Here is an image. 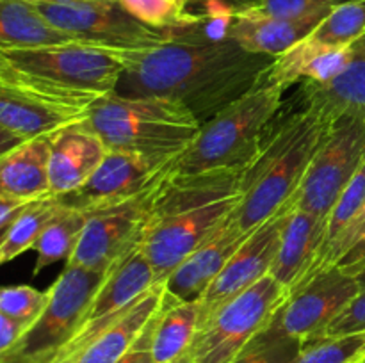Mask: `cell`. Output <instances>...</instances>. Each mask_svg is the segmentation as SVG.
<instances>
[{"label":"cell","instance_id":"2","mask_svg":"<svg viewBox=\"0 0 365 363\" xmlns=\"http://www.w3.org/2000/svg\"><path fill=\"white\" fill-rule=\"evenodd\" d=\"M242 171L170 173L157 185L141 238L157 283L205 244L239 205Z\"/></svg>","mask_w":365,"mask_h":363},{"label":"cell","instance_id":"30","mask_svg":"<svg viewBox=\"0 0 365 363\" xmlns=\"http://www.w3.org/2000/svg\"><path fill=\"white\" fill-rule=\"evenodd\" d=\"M237 14L289 18H327L334 9L351 0H227Z\"/></svg>","mask_w":365,"mask_h":363},{"label":"cell","instance_id":"34","mask_svg":"<svg viewBox=\"0 0 365 363\" xmlns=\"http://www.w3.org/2000/svg\"><path fill=\"white\" fill-rule=\"evenodd\" d=\"M125 11L146 27L166 32L189 20L185 0H118Z\"/></svg>","mask_w":365,"mask_h":363},{"label":"cell","instance_id":"25","mask_svg":"<svg viewBox=\"0 0 365 363\" xmlns=\"http://www.w3.org/2000/svg\"><path fill=\"white\" fill-rule=\"evenodd\" d=\"M198 327V301H178L166 292L157 312L150 342L155 363H175L184 358L191 349Z\"/></svg>","mask_w":365,"mask_h":363},{"label":"cell","instance_id":"13","mask_svg":"<svg viewBox=\"0 0 365 363\" xmlns=\"http://www.w3.org/2000/svg\"><path fill=\"white\" fill-rule=\"evenodd\" d=\"M155 285L152 265L138 246L107 270L106 278L86 310L81 327L57 354L73 351L102 333L106 327L123 317Z\"/></svg>","mask_w":365,"mask_h":363},{"label":"cell","instance_id":"40","mask_svg":"<svg viewBox=\"0 0 365 363\" xmlns=\"http://www.w3.org/2000/svg\"><path fill=\"white\" fill-rule=\"evenodd\" d=\"M25 205H29V203L9 201V199L0 198V226H7V224L13 223L14 217L24 210Z\"/></svg>","mask_w":365,"mask_h":363},{"label":"cell","instance_id":"19","mask_svg":"<svg viewBox=\"0 0 365 363\" xmlns=\"http://www.w3.org/2000/svg\"><path fill=\"white\" fill-rule=\"evenodd\" d=\"M298 107L314 110L328 123L353 116L365 120V36L351 45V57L341 75L328 84L302 82Z\"/></svg>","mask_w":365,"mask_h":363},{"label":"cell","instance_id":"45","mask_svg":"<svg viewBox=\"0 0 365 363\" xmlns=\"http://www.w3.org/2000/svg\"><path fill=\"white\" fill-rule=\"evenodd\" d=\"M175 363H191V362H189L187 354H185V356H184V358H182V359H178V362H175Z\"/></svg>","mask_w":365,"mask_h":363},{"label":"cell","instance_id":"17","mask_svg":"<svg viewBox=\"0 0 365 363\" xmlns=\"http://www.w3.org/2000/svg\"><path fill=\"white\" fill-rule=\"evenodd\" d=\"M50 196L61 198L77 191L100 166L107 148L102 139L86 125H70L48 137Z\"/></svg>","mask_w":365,"mask_h":363},{"label":"cell","instance_id":"35","mask_svg":"<svg viewBox=\"0 0 365 363\" xmlns=\"http://www.w3.org/2000/svg\"><path fill=\"white\" fill-rule=\"evenodd\" d=\"M328 265H365V206L356 219L323 253L314 273Z\"/></svg>","mask_w":365,"mask_h":363},{"label":"cell","instance_id":"38","mask_svg":"<svg viewBox=\"0 0 365 363\" xmlns=\"http://www.w3.org/2000/svg\"><path fill=\"white\" fill-rule=\"evenodd\" d=\"M159 312V310H157ZM155 315L152 317L146 327L143 330V333L139 335L138 340L132 344V347L118 359L116 363H155L153 359L152 351H150V342H152V331H153V324H155Z\"/></svg>","mask_w":365,"mask_h":363},{"label":"cell","instance_id":"20","mask_svg":"<svg viewBox=\"0 0 365 363\" xmlns=\"http://www.w3.org/2000/svg\"><path fill=\"white\" fill-rule=\"evenodd\" d=\"M246 237L248 235L241 233L228 219L166 278L164 287L168 294L178 301H200Z\"/></svg>","mask_w":365,"mask_h":363},{"label":"cell","instance_id":"8","mask_svg":"<svg viewBox=\"0 0 365 363\" xmlns=\"http://www.w3.org/2000/svg\"><path fill=\"white\" fill-rule=\"evenodd\" d=\"M289 298L271 274L217 310L200 326L187 358L191 363H230L266 330Z\"/></svg>","mask_w":365,"mask_h":363},{"label":"cell","instance_id":"23","mask_svg":"<svg viewBox=\"0 0 365 363\" xmlns=\"http://www.w3.org/2000/svg\"><path fill=\"white\" fill-rule=\"evenodd\" d=\"M48 137L27 139L0 157V198L32 203L50 196Z\"/></svg>","mask_w":365,"mask_h":363},{"label":"cell","instance_id":"15","mask_svg":"<svg viewBox=\"0 0 365 363\" xmlns=\"http://www.w3.org/2000/svg\"><path fill=\"white\" fill-rule=\"evenodd\" d=\"M168 166H159L141 157L107 149L106 157L100 166L93 171L91 177L77 191L57 199L63 205L73 206L84 212L118 205L155 184L166 173Z\"/></svg>","mask_w":365,"mask_h":363},{"label":"cell","instance_id":"26","mask_svg":"<svg viewBox=\"0 0 365 363\" xmlns=\"http://www.w3.org/2000/svg\"><path fill=\"white\" fill-rule=\"evenodd\" d=\"M64 43L75 41L52 27L32 0H0V48H36Z\"/></svg>","mask_w":365,"mask_h":363},{"label":"cell","instance_id":"4","mask_svg":"<svg viewBox=\"0 0 365 363\" xmlns=\"http://www.w3.org/2000/svg\"><path fill=\"white\" fill-rule=\"evenodd\" d=\"M86 125L109 152L168 166L198 135L202 123L182 103L159 96H102L88 109Z\"/></svg>","mask_w":365,"mask_h":363},{"label":"cell","instance_id":"10","mask_svg":"<svg viewBox=\"0 0 365 363\" xmlns=\"http://www.w3.org/2000/svg\"><path fill=\"white\" fill-rule=\"evenodd\" d=\"M34 6L52 27L82 45L113 52H135L168 41L164 32L135 20L118 0H81L73 4L34 2Z\"/></svg>","mask_w":365,"mask_h":363},{"label":"cell","instance_id":"31","mask_svg":"<svg viewBox=\"0 0 365 363\" xmlns=\"http://www.w3.org/2000/svg\"><path fill=\"white\" fill-rule=\"evenodd\" d=\"M362 359H365V331H359L307 342L294 363H359Z\"/></svg>","mask_w":365,"mask_h":363},{"label":"cell","instance_id":"32","mask_svg":"<svg viewBox=\"0 0 365 363\" xmlns=\"http://www.w3.org/2000/svg\"><path fill=\"white\" fill-rule=\"evenodd\" d=\"M364 206H365V162L359 169V173L355 174V178L349 182L348 187H346L344 191H342V194L339 196V199L335 201V205L331 206L330 212H328L327 230H324V242H323V248H321L317 263H319L323 253L334 244L335 238H337L339 235H341L342 231H344L346 228L356 219V216L362 212ZM316 267H314V269H316ZM309 278H307V280H309Z\"/></svg>","mask_w":365,"mask_h":363},{"label":"cell","instance_id":"29","mask_svg":"<svg viewBox=\"0 0 365 363\" xmlns=\"http://www.w3.org/2000/svg\"><path fill=\"white\" fill-rule=\"evenodd\" d=\"M365 36V0H351L331 11L309 38L328 46H349Z\"/></svg>","mask_w":365,"mask_h":363},{"label":"cell","instance_id":"44","mask_svg":"<svg viewBox=\"0 0 365 363\" xmlns=\"http://www.w3.org/2000/svg\"><path fill=\"white\" fill-rule=\"evenodd\" d=\"M7 228H9V224H7V226H0V244H2L4 237H6V231H7Z\"/></svg>","mask_w":365,"mask_h":363},{"label":"cell","instance_id":"28","mask_svg":"<svg viewBox=\"0 0 365 363\" xmlns=\"http://www.w3.org/2000/svg\"><path fill=\"white\" fill-rule=\"evenodd\" d=\"M88 212L63 205V210L43 230L32 249L36 251L34 276L52 263L68 260L77 248L82 230L86 226Z\"/></svg>","mask_w":365,"mask_h":363},{"label":"cell","instance_id":"11","mask_svg":"<svg viewBox=\"0 0 365 363\" xmlns=\"http://www.w3.org/2000/svg\"><path fill=\"white\" fill-rule=\"evenodd\" d=\"M365 290V265L316 270L282 305L271 326L303 344L321 338L335 317Z\"/></svg>","mask_w":365,"mask_h":363},{"label":"cell","instance_id":"5","mask_svg":"<svg viewBox=\"0 0 365 363\" xmlns=\"http://www.w3.org/2000/svg\"><path fill=\"white\" fill-rule=\"evenodd\" d=\"M282 85L264 78L202 125L195 141L170 164V173L245 171L260 152L264 137L284 107Z\"/></svg>","mask_w":365,"mask_h":363},{"label":"cell","instance_id":"36","mask_svg":"<svg viewBox=\"0 0 365 363\" xmlns=\"http://www.w3.org/2000/svg\"><path fill=\"white\" fill-rule=\"evenodd\" d=\"M48 301V290L41 292L31 285L0 287V312L31 326Z\"/></svg>","mask_w":365,"mask_h":363},{"label":"cell","instance_id":"33","mask_svg":"<svg viewBox=\"0 0 365 363\" xmlns=\"http://www.w3.org/2000/svg\"><path fill=\"white\" fill-rule=\"evenodd\" d=\"M302 349V340L280 333L269 324L230 363H294Z\"/></svg>","mask_w":365,"mask_h":363},{"label":"cell","instance_id":"39","mask_svg":"<svg viewBox=\"0 0 365 363\" xmlns=\"http://www.w3.org/2000/svg\"><path fill=\"white\" fill-rule=\"evenodd\" d=\"M29 324L0 312V356L6 354L27 331Z\"/></svg>","mask_w":365,"mask_h":363},{"label":"cell","instance_id":"9","mask_svg":"<svg viewBox=\"0 0 365 363\" xmlns=\"http://www.w3.org/2000/svg\"><path fill=\"white\" fill-rule=\"evenodd\" d=\"M365 162V120L346 116L334 121L314 153L291 206L327 217Z\"/></svg>","mask_w":365,"mask_h":363},{"label":"cell","instance_id":"47","mask_svg":"<svg viewBox=\"0 0 365 363\" xmlns=\"http://www.w3.org/2000/svg\"><path fill=\"white\" fill-rule=\"evenodd\" d=\"M365 362V359H362V362H359V363H364Z\"/></svg>","mask_w":365,"mask_h":363},{"label":"cell","instance_id":"6","mask_svg":"<svg viewBox=\"0 0 365 363\" xmlns=\"http://www.w3.org/2000/svg\"><path fill=\"white\" fill-rule=\"evenodd\" d=\"M2 52L11 68L32 89L84 109L116 91L123 73L118 52L82 43L2 48Z\"/></svg>","mask_w":365,"mask_h":363},{"label":"cell","instance_id":"7","mask_svg":"<svg viewBox=\"0 0 365 363\" xmlns=\"http://www.w3.org/2000/svg\"><path fill=\"white\" fill-rule=\"evenodd\" d=\"M106 274L66 265L50 285L48 301L0 363H48L81 327Z\"/></svg>","mask_w":365,"mask_h":363},{"label":"cell","instance_id":"1","mask_svg":"<svg viewBox=\"0 0 365 363\" xmlns=\"http://www.w3.org/2000/svg\"><path fill=\"white\" fill-rule=\"evenodd\" d=\"M118 56L123 73L116 95L173 100L191 110L202 125L259 85L277 59L248 52L234 41L221 45L166 41Z\"/></svg>","mask_w":365,"mask_h":363},{"label":"cell","instance_id":"48","mask_svg":"<svg viewBox=\"0 0 365 363\" xmlns=\"http://www.w3.org/2000/svg\"><path fill=\"white\" fill-rule=\"evenodd\" d=\"M364 363H365V362H364Z\"/></svg>","mask_w":365,"mask_h":363},{"label":"cell","instance_id":"42","mask_svg":"<svg viewBox=\"0 0 365 363\" xmlns=\"http://www.w3.org/2000/svg\"><path fill=\"white\" fill-rule=\"evenodd\" d=\"M14 77H16V71L11 68L6 56H4L2 48H0V82H11Z\"/></svg>","mask_w":365,"mask_h":363},{"label":"cell","instance_id":"46","mask_svg":"<svg viewBox=\"0 0 365 363\" xmlns=\"http://www.w3.org/2000/svg\"><path fill=\"white\" fill-rule=\"evenodd\" d=\"M185 2H187V4H191V2H192V0H185Z\"/></svg>","mask_w":365,"mask_h":363},{"label":"cell","instance_id":"18","mask_svg":"<svg viewBox=\"0 0 365 363\" xmlns=\"http://www.w3.org/2000/svg\"><path fill=\"white\" fill-rule=\"evenodd\" d=\"M327 217L289 209L282 226L277 256L271 276L289 292V295L310 276L319 258L324 242Z\"/></svg>","mask_w":365,"mask_h":363},{"label":"cell","instance_id":"14","mask_svg":"<svg viewBox=\"0 0 365 363\" xmlns=\"http://www.w3.org/2000/svg\"><path fill=\"white\" fill-rule=\"evenodd\" d=\"M289 209L291 205L282 209L277 216L253 230L242 241L237 251L230 256L227 265L198 301L200 326H203L227 302L234 301L237 295L252 288L271 273V265L274 262L278 242H280L282 226H284Z\"/></svg>","mask_w":365,"mask_h":363},{"label":"cell","instance_id":"16","mask_svg":"<svg viewBox=\"0 0 365 363\" xmlns=\"http://www.w3.org/2000/svg\"><path fill=\"white\" fill-rule=\"evenodd\" d=\"M86 116L88 109L36 91L18 73L11 82H0V125L24 141L50 137Z\"/></svg>","mask_w":365,"mask_h":363},{"label":"cell","instance_id":"27","mask_svg":"<svg viewBox=\"0 0 365 363\" xmlns=\"http://www.w3.org/2000/svg\"><path fill=\"white\" fill-rule=\"evenodd\" d=\"M61 210H63V203L53 196L25 205L24 210L9 224L6 237L0 244V265L34 248L43 230Z\"/></svg>","mask_w":365,"mask_h":363},{"label":"cell","instance_id":"24","mask_svg":"<svg viewBox=\"0 0 365 363\" xmlns=\"http://www.w3.org/2000/svg\"><path fill=\"white\" fill-rule=\"evenodd\" d=\"M324 18H289L237 14L230 39L245 50L262 56L278 57L310 36Z\"/></svg>","mask_w":365,"mask_h":363},{"label":"cell","instance_id":"3","mask_svg":"<svg viewBox=\"0 0 365 363\" xmlns=\"http://www.w3.org/2000/svg\"><path fill=\"white\" fill-rule=\"evenodd\" d=\"M330 127L331 123L305 107L274 117L260 152L242 171L241 198L230 217L241 233L250 235L291 205Z\"/></svg>","mask_w":365,"mask_h":363},{"label":"cell","instance_id":"21","mask_svg":"<svg viewBox=\"0 0 365 363\" xmlns=\"http://www.w3.org/2000/svg\"><path fill=\"white\" fill-rule=\"evenodd\" d=\"M164 294V283H157L123 317L106 327L102 333L73 351L53 356L48 363H116L132 347L146 324L160 308Z\"/></svg>","mask_w":365,"mask_h":363},{"label":"cell","instance_id":"22","mask_svg":"<svg viewBox=\"0 0 365 363\" xmlns=\"http://www.w3.org/2000/svg\"><path fill=\"white\" fill-rule=\"evenodd\" d=\"M351 57L349 46H328L307 36L274 59L267 78L287 91L298 82L328 84L342 73Z\"/></svg>","mask_w":365,"mask_h":363},{"label":"cell","instance_id":"41","mask_svg":"<svg viewBox=\"0 0 365 363\" xmlns=\"http://www.w3.org/2000/svg\"><path fill=\"white\" fill-rule=\"evenodd\" d=\"M24 142V139L18 137V135H14L13 132L6 130V128L0 125V157H4L6 153H9L11 149L16 148L18 144H21Z\"/></svg>","mask_w":365,"mask_h":363},{"label":"cell","instance_id":"37","mask_svg":"<svg viewBox=\"0 0 365 363\" xmlns=\"http://www.w3.org/2000/svg\"><path fill=\"white\" fill-rule=\"evenodd\" d=\"M365 331V290L360 292L341 313L334 319V322L327 327L323 337H335V335L359 333Z\"/></svg>","mask_w":365,"mask_h":363},{"label":"cell","instance_id":"12","mask_svg":"<svg viewBox=\"0 0 365 363\" xmlns=\"http://www.w3.org/2000/svg\"><path fill=\"white\" fill-rule=\"evenodd\" d=\"M163 177L127 201L88 212L86 226L77 248L66 260V265L106 274L114 263L138 248L148 224L157 185Z\"/></svg>","mask_w":365,"mask_h":363},{"label":"cell","instance_id":"43","mask_svg":"<svg viewBox=\"0 0 365 363\" xmlns=\"http://www.w3.org/2000/svg\"><path fill=\"white\" fill-rule=\"evenodd\" d=\"M32 2H41V4H73V2H81V0H32Z\"/></svg>","mask_w":365,"mask_h":363}]
</instances>
